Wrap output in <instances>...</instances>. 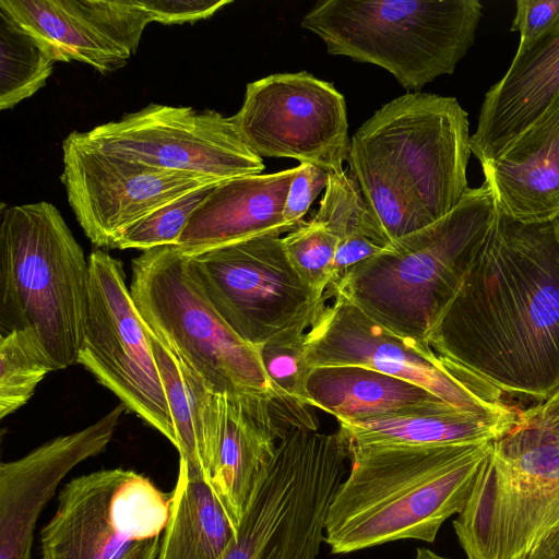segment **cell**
Listing matches in <instances>:
<instances>
[{"instance_id": "cell-1", "label": "cell", "mask_w": 559, "mask_h": 559, "mask_svg": "<svg viewBox=\"0 0 559 559\" xmlns=\"http://www.w3.org/2000/svg\"><path fill=\"white\" fill-rule=\"evenodd\" d=\"M428 346L486 401L547 399L559 386V217L522 223L496 207Z\"/></svg>"}, {"instance_id": "cell-2", "label": "cell", "mask_w": 559, "mask_h": 559, "mask_svg": "<svg viewBox=\"0 0 559 559\" xmlns=\"http://www.w3.org/2000/svg\"><path fill=\"white\" fill-rule=\"evenodd\" d=\"M468 115L455 97L409 92L353 134L348 176L391 242L449 214L469 190Z\"/></svg>"}, {"instance_id": "cell-3", "label": "cell", "mask_w": 559, "mask_h": 559, "mask_svg": "<svg viewBox=\"0 0 559 559\" xmlns=\"http://www.w3.org/2000/svg\"><path fill=\"white\" fill-rule=\"evenodd\" d=\"M492 442H349V473L324 522L331 554L402 539L433 543L442 524L463 510Z\"/></svg>"}, {"instance_id": "cell-4", "label": "cell", "mask_w": 559, "mask_h": 559, "mask_svg": "<svg viewBox=\"0 0 559 559\" xmlns=\"http://www.w3.org/2000/svg\"><path fill=\"white\" fill-rule=\"evenodd\" d=\"M495 213L487 185L469 188L449 214L356 264L325 295H343L391 333L429 350V336Z\"/></svg>"}, {"instance_id": "cell-5", "label": "cell", "mask_w": 559, "mask_h": 559, "mask_svg": "<svg viewBox=\"0 0 559 559\" xmlns=\"http://www.w3.org/2000/svg\"><path fill=\"white\" fill-rule=\"evenodd\" d=\"M0 335L31 331L56 370L78 362L90 263L57 207L1 205Z\"/></svg>"}, {"instance_id": "cell-6", "label": "cell", "mask_w": 559, "mask_h": 559, "mask_svg": "<svg viewBox=\"0 0 559 559\" xmlns=\"http://www.w3.org/2000/svg\"><path fill=\"white\" fill-rule=\"evenodd\" d=\"M481 17L478 0H323L300 26L330 55L378 66L416 93L455 71Z\"/></svg>"}, {"instance_id": "cell-7", "label": "cell", "mask_w": 559, "mask_h": 559, "mask_svg": "<svg viewBox=\"0 0 559 559\" xmlns=\"http://www.w3.org/2000/svg\"><path fill=\"white\" fill-rule=\"evenodd\" d=\"M130 293L146 325L215 394L274 397L260 352L243 342L209 300L190 257L176 246L142 251L132 260Z\"/></svg>"}, {"instance_id": "cell-8", "label": "cell", "mask_w": 559, "mask_h": 559, "mask_svg": "<svg viewBox=\"0 0 559 559\" xmlns=\"http://www.w3.org/2000/svg\"><path fill=\"white\" fill-rule=\"evenodd\" d=\"M559 525V443L513 428L484 460L453 528L466 559H525Z\"/></svg>"}, {"instance_id": "cell-9", "label": "cell", "mask_w": 559, "mask_h": 559, "mask_svg": "<svg viewBox=\"0 0 559 559\" xmlns=\"http://www.w3.org/2000/svg\"><path fill=\"white\" fill-rule=\"evenodd\" d=\"M347 459L334 435L288 430L222 559H317Z\"/></svg>"}, {"instance_id": "cell-10", "label": "cell", "mask_w": 559, "mask_h": 559, "mask_svg": "<svg viewBox=\"0 0 559 559\" xmlns=\"http://www.w3.org/2000/svg\"><path fill=\"white\" fill-rule=\"evenodd\" d=\"M170 501L131 469L75 477L41 530L39 559H157Z\"/></svg>"}, {"instance_id": "cell-11", "label": "cell", "mask_w": 559, "mask_h": 559, "mask_svg": "<svg viewBox=\"0 0 559 559\" xmlns=\"http://www.w3.org/2000/svg\"><path fill=\"white\" fill-rule=\"evenodd\" d=\"M190 259L215 310L258 350L283 336L306 333L328 300L300 280L276 233L215 247Z\"/></svg>"}, {"instance_id": "cell-12", "label": "cell", "mask_w": 559, "mask_h": 559, "mask_svg": "<svg viewBox=\"0 0 559 559\" xmlns=\"http://www.w3.org/2000/svg\"><path fill=\"white\" fill-rule=\"evenodd\" d=\"M88 263V306L78 364L176 448L147 325L127 287L123 265L102 249L92 251Z\"/></svg>"}, {"instance_id": "cell-13", "label": "cell", "mask_w": 559, "mask_h": 559, "mask_svg": "<svg viewBox=\"0 0 559 559\" xmlns=\"http://www.w3.org/2000/svg\"><path fill=\"white\" fill-rule=\"evenodd\" d=\"M230 118L260 157L293 158L329 174L345 170L350 142L345 98L311 73H276L247 84Z\"/></svg>"}, {"instance_id": "cell-14", "label": "cell", "mask_w": 559, "mask_h": 559, "mask_svg": "<svg viewBox=\"0 0 559 559\" xmlns=\"http://www.w3.org/2000/svg\"><path fill=\"white\" fill-rule=\"evenodd\" d=\"M82 136L128 160L218 181L264 170L262 157L242 141L231 118L210 109L150 104Z\"/></svg>"}, {"instance_id": "cell-15", "label": "cell", "mask_w": 559, "mask_h": 559, "mask_svg": "<svg viewBox=\"0 0 559 559\" xmlns=\"http://www.w3.org/2000/svg\"><path fill=\"white\" fill-rule=\"evenodd\" d=\"M431 349L391 333L346 297L326 300L305 334L301 365L360 366L414 382L448 404L483 417H507L519 409L476 395L431 361Z\"/></svg>"}, {"instance_id": "cell-16", "label": "cell", "mask_w": 559, "mask_h": 559, "mask_svg": "<svg viewBox=\"0 0 559 559\" xmlns=\"http://www.w3.org/2000/svg\"><path fill=\"white\" fill-rule=\"evenodd\" d=\"M62 151L68 202L97 247L111 248L124 228L148 213L191 190L221 182L108 154L79 131L64 139Z\"/></svg>"}, {"instance_id": "cell-17", "label": "cell", "mask_w": 559, "mask_h": 559, "mask_svg": "<svg viewBox=\"0 0 559 559\" xmlns=\"http://www.w3.org/2000/svg\"><path fill=\"white\" fill-rule=\"evenodd\" d=\"M4 11L56 61H79L105 74L126 66L148 14L139 0H0Z\"/></svg>"}, {"instance_id": "cell-18", "label": "cell", "mask_w": 559, "mask_h": 559, "mask_svg": "<svg viewBox=\"0 0 559 559\" xmlns=\"http://www.w3.org/2000/svg\"><path fill=\"white\" fill-rule=\"evenodd\" d=\"M119 404L88 427L0 465V559H32L34 530L64 476L105 451L124 412Z\"/></svg>"}, {"instance_id": "cell-19", "label": "cell", "mask_w": 559, "mask_h": 559, "mask_svg": "<svg viewBox=\"0 0 559 559\" xmlns=\"http://www.w3.org/2000/svg\"><path fill=\"white\" fill-rule=\"evenodd\" d=\"M559 97V23L520 43L506 74L485 94L471 136L472 154L484 163L498 157Z\"/></svg>"}, {"instance_id": "cell-20", "label": "cell", "mask_w": 559, "mask_h": 559, "mask_svg": "<svg viewBox=\"0 0 559 559\" xmlns=\"http://www.w3.org/2000/svg\"><path fill=\"white\" fill-rule=\"evenodd\" d=\"M297 171L298 166L221 181L191 216L176 247L194 257L255 236L292 231L284 206Z\"/></svg>"}, {"instance_id": "cell-21", "label": "cell", "mask_w": 559, "mask_h": 559, "mask_svg": "<svg viewBox=\"0 0 559 559\" xmlns=\"http://www.w3.org/2000/svg\"><path fill=\"white\" fill-rule=\"evenodd\" d=\"M272 399L253 392L219 394L221 437L209 483L237 530L283 437Z\"/></svg>"}, {"instance_id": "cell-22", "label": "cell", "mask_w": 559, "mask_h": 559, "mask_svg": "<svg viewBox=\"0 0 559 559\" xmlns=\"http://www.w3.org/2000/svg\"><path fill=\"white\" fill-rule=\"evenodd\" d=\"M480 165L499 212L522 223L559 217V97L502 154Z\"/></svg>"}, {"instance_id": "cell-23", "label": "cell", "mask_w": 559, "mask_h": 559, "mask_svg": "<svg viewBox=\"0 0 559 559\" xmlns=\"http://www.w3.org/2000/svg\"><path fill=\"white\" fill-rule=\"evenodd\" d=\"M301 397L337 421L417 412L447 403L414 382L360 366L308 369Z\"/></svg>"}, {"instance_id": "cell-24", "label": "cell", "mask_w": 559, "mask_h": 559, "mask_svg": "<svg viewBox=\"0 0 559 559\" xmlns=\"http://www.w3.org/2000/svg\"><path fill=\"white\" fill-rule=\"evenodd\" d=\"M147 333L175 425L179 462L209 481L221 437L219 394L211 392L148 326Z\"/></svg>"}, {"instance_id": "cell-25", "label": "cell", "mask_w": 559, "mask_h": 559, "mask_svg": "<svg viewBox=\"0 0 559 559\" xmlns=\"http://www.w3.org/2000/svg\"><path fill=\"white\" fill-rule=\"evenodd\" d=\"M518 420L519 412L507 417H483L443 403L417 412L338 424L355 444H442L492 442L511 431Z\"/></svg>"}, {"instance_id": "cell-26", "label": "cell", "mask_w": 559, "mask_h": 559, "mask_svg": "<svg viewBox=\"0 0 559 559\" xmlns=\"http://www.w3.org/2000/svg\"><path fill=\"white\" fill-rule=\"evenodd\" d=\"M237 532L212 485L179 462L157 559H222Z\"/></svg>"}, {"instance_id": "cell-27", "label": "cell", "mask_w": 559, "mask_h": 559, "mask_svg": "<svg viewBox=\"0 0 559 559\" xmlns=\"http://www.w3.org/2000/svg\"><path fill=\"white\" fill-rule=\"evenodd\" d=\"M52 55L0 10V109L13 108L34 95L51 75Z\"/></svg>"}, {"instance_id": "cell-28", "label": "cell", "mask_w": 559, "mask_h": 559, "mask_svg": "<svg viewBox=\"0 0 559 559\" xmlns=\"http://www.w3.org/2000/svg\"><path fill=\"white\" fill-rule=\"evenodd\" d=\"M51 371L53 364L31 331L0 335V418L25 405Z\"/></svg>"}, {"instance_id": "cell-29", "label": "cell", "mask_w": 559, "mask_h": 559, "mask_svg": "<svg viewBox=\"0 0 559 559\" xmlns=\"http://www.w3.org/2000/svg\"><path fill=\"white\" fill-rule=\"evenodd\" d=\"M312 219L335 236L338 243L368 240L383 248L392 243L346 170L330 174Z\"/></svg>"}, {"instance_id": "cell-30", "label": "cell", "mask_w": 559, "mask_h": 559, "mask_svg": "<svg viewBox=\"0 0 559 559\" xmlns=\"http://www.w3.org/2000/svg\"><path fill=\"white\" fill-rule=\"evenodd\" d=\"M217 183L191 190L148 213L124 228L111 248L146 251L162 246H177L191 216Z\"/></svg>"}, {"instance_id": "cell-31", "label": "cell", "mask_w": 559, "mask_h": 559, "mask_svg": "<svg viewBox=\"0 0 559 559\" xmlns=\"http://www.w3.org/2000/svg\"><path fill=\"white\" fill-rule=\"evenodd\" d=\"M337 239L322 224L311 219L282 237V246L300 280L320 298L333 278Z\"/></svg>"}, {"instance_id": "cell-32", "label": "cell", "mask_w": 559, "mask_h": 559, "mask_svg": "<svg viewBox=\"0 0 559 559\" xmlns=\"http://www.w3.org/2000/svg\"><path fill=\"white\" fill-rule=\"evenodd\" d=\"M330 174L312 164L300 163L287 193L284 219L293 229L304 221L316 198L325 190Z\"/></svg>"}, {"instance_id": "cell-33", "label": "cell", "mask_w": 559, "mask_h": 559, "mask_svg": "<svg viewBox=\"0 0 559 559\" xmlns=\"http://www.w3.org/2000/svg\"><path fill=\"white\" fill-rule=\"evenodd\" d=\"M151 22L182 24L211 17L231 0H139Z\"/></svg>"}, {"instance_id": "cell-34", "label": "cell", "mask_w": 559, "mask_h": 559, "mask_svg": "<svg viewBox=\"0 0 559 559\" xmlns=\"http://www.w3.org/2000/svg\"><path fill=\"white\" fill-rule=\"evenodd\" d=\"M558 23L559 0H518L510 31L519 32L520 43H527Z\"/></svg>"}, {"instance_id": "cell-35", "label": "cell", "mask_w": 559, "mask_h": 559, "mask_svg": "<svg viewBox=\"0 0 559 559\" xmlns=\"http://www.w3.org/2000/svg\"><path fill=\"white\" fill-rule=\"evenodd\" d=\"M515 428L559 442V386L544 401L519 409Z\"/></svg>"}, {"instance_id": "cell-36", "label": "cell", "mask_w": 559, "mask_h": 559, "mask_svg": "<svg viewBox=\"0 0 559 559\" xmlns=\"http://www.w3.org/2000/svg\"><path fill=\"white\" fill-rule=\"evenodd\" d=\"M525 559H559V525Z\"/></svg>"}, {"instance_id": "cell-37", "label": "cell", "mask_w": 559, "mask_h": 559, "mask_svg": "<svg viewBox=\"0 0 559 559\" xmlns=\"http://www.w3.org/2000/svg\"><path fill=\"white\" fill-rule=\"evenodd\" d=\"M414 559H450V558L439 555L429 548L418 547Z\"/></svg>"}]
</instances>
